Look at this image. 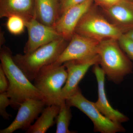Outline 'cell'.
<instances>
[{
    "mask_svg": "<svg viewBox=\"0 0 133 133\" xmlns=\"http://www.w3.org/2000/svg\"><path fill=\"white\" fill-rule=\"evenodd\" d=\"M0 59V65L9 82L6 92L12 108L18 109L21 104L27 99L44 101L42 95L15 63L12 51L8 47L3 46L1 48Z\"/></svg>",
    "mask_w": 133,
    "mask_h": 133,
    "instance_id": "6da1fadb",
    "label": "cell"
},
{
    "mask_svg": "<svg viewBox=\"0 0 133 133\" xmlns=\"http://www.w3.org/2000/svg\"><path fill=\"white\" fill-rule=\"evenodd\" d=\"M98 55L99 64L109 81L118 84L125 76L132 73V63L117 39L110 38L100 42Z\"/></svg>",
    "mask_w": 133,
    "mask_h": 133,
    "instance_id": "7a4b0ae2",
    "label": "cell"
},
{
    "mask_svg": "<svg viewBox=\"0 0 133 133\" xmlns=\"http://www.w3.org/2000/svg\"><path fill=\"white\" fill-rule=\"evenodd\" d=\"M63 37L41 46L30 54H16L14 61L30 81H33L43 67L55 62L69 43Z\"/></svg>",
    "mask_w": 133,
    "mask_h": 133,
    "instance_id": "3957f363",
    "label": "cell"
},
{
    "mask_svg": "<svg viewBox=\"0 0 133 133\" xmlns=\"http://www.w3.org/2000/svg\"><path fill=\"white\" fill-rule=\"evenodd\" d=\"M67 71L63 64H49L43 67L35 78L33 84L41 94L46 106L60 105L62 88L66 82Z\"/></svg>",
    "mask_w": 133,
    "mask_h": 133,
    "instance_id": "277c9868",
    "label": "cell"
},
{
    "mask_svg": "<svg viewBox=\"0 0 133 133\" xmlns=\"http://www.w3.org/2000/svg\"><path fill=\"white\" fill-rule=\"evenodd\" d=\"M74 32L99 42L110 38L118 40L124 34L92 7L81 17Z\"/></svg>",
    "mask_w": 133,
    "mask_h": 133,
    "instance_id": "5b68a950",
    "label": "cell"
},
{
    "mask_svg": "<svg viewBox=\"0 0 133 133\" xmlns=\"http://www.w3.org/2000/svg\"><path fill=\"white\" fill-rule=\"evenodd\" d=\"M65 101L70 107L77 108L90 119L93 124L94 132L101 133L125 132V129L122 124L112 121L102 114L96 107L95 102L90 101L83 95L80 88Z\"/></svg>",
    "mask_w": 133,
    "mask_h": 133,
    "instance_id": "8992f818",
    "label": "cell"
},
{
    "mask_svg": "<svg viewBox=\"0 0 133 133\" xmlns=\"http://www.w3.org/2000/svg\"><path fill=\"white\" fill-rule=\"evenodd\" d=\"M100 42L74 32L70 42L52 65H61L65 62L75 61L84 63L98 55Z\"/></svg>",
    "mask_w": 133,
    "mask_h": 133,
    "instance_id": "52a82bcc",
    "label": "cell"
},
{
    "mask_svg": "<svg viewBox=\"0 0 133 133\" xmlns=\"http://www.w3.org/2000/svg\"><path fill=\"white\" fill-rule=\"evenodd\" d=\"M28 39L24 48V54L35 51L41 46L63 37L53 27L43 24L36 19L26 22Z\"/></svg>",
    "mask_w": 133,
    "mask_h": 133,
    "instance_id": "ba28073f",
    "label": "cell"
},
{
    "mask_svg": "<svg viewBox=\"0 0 133 133\" xmlns=\"http://www.w3.org/2000/svg\"><path fill=\"white\" fill-rule=\"evenodd\" d=\"M46 105L44 101L29 99L23 102L18 108L16 117L8 127L0 130L1 133H12L18 130H26L38 117Z\"/></svg>",
    "mask_w": 133,
    "mask_h": 133,
    "instance_id": "9c48e42d",
    "label": "cell"
},
{
    "mask_svg": "<svg viewBox=\"0 0 133 133\" xmlns=\"http://www.w3.org/2000/svg\"><path fill=\"white\" fill-rule=\"evenodd\" d=\"M98 55L91 60L84 63L70 61L63 64L67 71L66 82L62 88L61 99L65 100L76 92L78 89L79 82L85 76L89 69L99 63Z\"/></svg>",
    "mask_w": 133,
    "mask_h": 133,
    "instance_id": "30bf717a",
    "label": "cell"
},
{
    "mask_svg": "<svg viewBox=\"0 0 133 133\" xmlns=\"http://www.w3.org/2000/svg\"><path fill=\"white\" fill-rule=\"evenodd\" d=\"M93 2V0H86L69 8L61 15L54 28L64 38L70 41L78 22L91 7Z\"/></svg>",
    "mask_w": 133,
    "mask_h": 133,
    "instance_id": "8fae6325",
    "label": "cell"
},
{
    "mask_svg": "<svg viewBox=\"0 0 133 133\" xmlns=\"http://www.w3.org/2000/svg\"><path fill=\"white\" fill-rule=\"evenodd\" d=\"M92 71L97 82L98 99L94 102L96 107L102 114L114 122L122 124L129 121L128 116L115 109L109 103L105 89V75L99 65H94Z\"/></svg>",
    "mask_w": 133,
    "mask_h": 133,
    "instance_id": "7c38bea8",
    "label": "cell"
},
{
    "mask_svg": "<svg viewBox=\"0 0 133 133\" xmlns=\"http://www.w3.org/2000/svg\"><path fill=\"white\" fill-rule=\"evenodd\" d=\"M103 9L112 23L123 33L133 29V2L122 0L113 6Z\"/></svg>",
    "mask_w": 133,
    "mask_h": 133,
    "instance_id": "4fadbf2b",
    "label": "cell"
},
{
    "mask_svg": "<svg viewBox=\"0 0 133 133\" xmlns=\"http://www.w3.org/2000/svg\"><path fill=\"white\" fill-rule=\"evenodd\" d=\"M13 15L21 17L26 22L36 19L35 0H0V18Z\"/></svg>",
    "mask_w": 133,
    "mask_h": 133,
    "instance_id": "5bb4252c",
    "label": "cell"
},
{
    "mask_svg": "<svg viewBox=\"0 0 133 133\" xmlns=\"http://www.w3.org/2000/svg\"><path fill=\"white\" fill-rule=\"evenodd\" d=\"M36 19L54 27L60 16L62 0H35Z\"/></svg>",
    "mask_w": 133,
    "mask_h": 133,
    "instance_id": "9a60e30c",
    "label": "cell"
},
{
    "mask_svg": "<svg viewBox=\"0 0 133 133\" xmlns=\"http://www.w3.org/2000/svg\"><path fill=\"white\" fill-rule=\"evenodd\" d=\"M60 105L52 104L47 106L34 124L26 131L28 133H44L56 122L59 113Z\"/></svg>",
    "mask_w": 133,
    "mask_h": 133,
    "instance_id": "2e32d148",
    "label": "cell"
},
{
    "mask_svg": "<svg viewBox=\"0 0 133 133\" xmlns=\"http://www.w3.org/2000/svg\"><path fill=\"white\" fill-rule=\"evenodd\" d=\"M65 100L63 101L60 105V109L56 118V133H74L75 131L69 130V127L72 118L70 108Z\"/></svg>",
    "mask_w": 133,
    "mask_h": 133,
    "instance_id": "e0dca14e",
    "label": "cell"
},
{
    "mask_svg": "<svg viewBox=\"0 0 133 133\" xmlns=\"http://www.w3.org/2000/svg\"><path fill=\"white\" fill-rule=\"evenodd\" d=\"M6 27L10 33L14 35H19L24 31L26 22L23 18L17 15H13L8 18Z\"/></svg>",
    "mask_w": 133,
    "mask_h": 133,
    "instance_id": "ac0fdd59",
    "label": "cell"
},
{
    "mask_svg": "<svg viewBox=\"0 0 133 133\" xmlns=\"http://www.w3.org/2000/svg\"><path fill=\"white\" fill-rule=\"evenodd\" d=\"M121 48L131 61L133 62V41L122 34L118 39Z\"/></svg>",
    "mask_w": 133,
    "mask_h": 133,
    "instance_id": "d6986e66",
    "label": "cell"
},
{
    "mask_svg": "<svg viewBox=\"0 0 133 133\" xmlns=\"http://www.w3.org/2000/svg\"><path fill=\"white\" fill-rule=\"evenodd\" d=\"M11 104V101L7 92L0 93V115L5 119H9L10 117H12L6 109L9 106H10Z\"/></svg>",
    "mask_w": 133,
    "mask_h": 133,
    "instance_id": "ffe728a7",
    "label": "cell"
},
{
    "mask_svg": "<svg viewBox=\"0 0 133 133\" xmlns=\"http://www.w3.org/2000/svg\"><path fill=\"white\" fill-rule=\"evenodd\" d=\"M9 87V82L2 67L0 65V93L6 92Z\"/></svg>",
    "mask_w": 133,
    "mask_h": 133,
    "instance_id": "44dd1931",
    "label": "cell"
},
{
    "mask_svg": "<svg viewBox=\"0 0 133 133\" xmlns=\"http://www.w3.org/2000/svg\"><path fill=\"white\" fill-rule=\"evenodd\" d=\"M86 1V0H62L60 16L69 8L82 3Z\"/></svg>",
    "mask_w": 133,
    "mask_h": 133,
    "instance_id": "7402d4cb",
    "label": "cell"
},
{
    "mask_svg": "<svg viewBox=\"0 0 133 133\" xmlns=\"http://www.w3.org/2000/svg\"><path fill=\"white\" fill-rule=\"evenodd\" d=\"M122 0H93L96 4L102 8H109L118 3Z\"/></svg>",
    "mask_w": 133,
    "mask_h": 133,
    "instance_id": "603a6c76",
    "label": "cell"
},
{
    "mask_svg": "<svg viewBox=\"0 0 133 133\" xmlns=\"http://www.w3.org/2000/svg\"><path fill=\"white\" fill-rule=\"evenodd\" d=\"M128 37L133 41V29L124 33Z\"/></svg>",
    "mask_w": 133,
    "mask_h": 133,
    "instance_id": "cb8c5ba5",
    "label": "cell"
},
{
    "mask_svg": "<svg viewBox=\"0 0 133 133\" xmlns=\"http://www.w3.org/2000/svg\"><path fill=\"white\" fill-rule=\"evenodd\" d=\"M128 1H130L132 2H133V0H128Z\"/></svg>",
    "mask_w": 133,
    "mask_h": 133,
    "instance_id": "d4e9b609",
    "label": "cell"
}]
</instances>
